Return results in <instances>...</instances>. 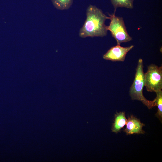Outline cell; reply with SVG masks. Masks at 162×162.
Listing matches in <instances>:
<instances>
[{"mask_svg": "<svg viewBox=\"0 0 162 162\" xmlns=\"http://www.w3.org/2000/svg\"><path fill=\"white\" fill-rule=\"evenodd\" d=\"M143 61L140 58L136 69L135 78L129 90V94L132 100L141 101L150 109L156 106L154 99L152 101L147 100L143 94V89L145 86V73L143 72Z\"/></svg>", "mask_w": 162, "mask_h": 162, "instance_id": "2", "label": "cell"}, {"mask_svg": "<svg viewBox=\"0 0 162 162\" xmlns=\"http://www.w3.org/2000/svg\"><path fill=\"white\" fill-rule=\"evenodd\" d=\"M134 47V46L133 45L123 47L117 44L112 47L103 56V58L113 62H124L128 52Z\"/></svg>", "mask_w": 162, "mask_h": 162, "instance_id": "5", "label": "cell"}, {"mask_svg": "<svg viewBox=\"0 0 162 162\" xmlns=\"http://www.w3.org/2000/svg\"><path fill=\"white\" fill-rule=\"evenodd\" d=\"M109 15L110 21L107 29L116 40L117 44L120 45L122 43L132 40V38L127 31L123 17L116 16L115 13L112 14H109Z\"/></svg>", "mask_w": 162, "mask_h": 162, "instance_id": "3", "label": "cell"}, {"mask_svg": "<svg viewBox=\"0 0 162 162\" xmlns=\"http://www.w3.org/2000/svg\"><path fill=\"white\" fill-rule=\"evenodd\" d=\"M145 86L147 91L155 93L162 89V67L151 64L144 74Z\"/></svg>", "mask_w": 162, "mask_h": 162, "instance_id": "4", "label": "cell"}, {"mask_svg": "<svg viewBox=\"0 0 162 162\" xmlns=\"http://www.w3.org/2000/svg\"><path fill=\"white\" fill-rule=\"evenodd\" d=\"M73 0H51L54 7L57 9L63 10L69 9L72 5Z\"/></svg>", "mask_w": 162, "mask_h": 162, "instance_id": "9", "label": "cell"}, {"mask_svg": "<svg viewBox=\"0 0 162 162\" xmlns=\"http://www.w3.org/2000/svg\"><path fill=\"white\" fill-rule=\"evenodd\" d=\"M127 119L123 112L116 113L115 115L114 122L112 128V131L117 133L126 124Z\"/></svg>", "mask_w": 162, "mask_h": 162, "instance_id": "7", "label": "cell"}, {"mask_svg": "<svg viewBox=\"0 0 162 162\" xmlns=\"http://www.w3.org/2000/svg\"><path fill=\"white\" fill-rule=\"evenodd\" d=\"M124 131L128 135L134 134H143L145 132L142 129L144 124L133 115L128 117Z\"/></svg>", "mask_w": 162, "mask_h": 162, "instance_id": "6", "label": "cell"}, {"mask_svg": "<svg viewBox=\"0 0 162 162\" xmlns=\"http://www.w3.org/2000/svg\"><path fill=\"white\" fill-rule=\"evenodd\" d=\"M114 9L115 12L116 9L119 7H124L129 9L133 8L134 0H110Z\"/></svg>", "mask_w": 162, "mask_h": 162, "instance_id": "8", "label": "cell"}, {"mask_svg": "<svg viewBox=\"0 0 162 162\" xmlns=\"http://www.w3.org/2000/svg\"><path fill=\"white\" fill-rule=\"evenodd\" d=\"M156 97L154 99L156 106L158 107V111L156 116L162 122V90L156 93Z\"/></svg>", "mask_w": 162, "mask_h": 162, "instance_id": "10", "label": "cell"}, {"mask_svg": "<svg viewBox=\"0 0 162 162\" xmlns=\"http://www.w3.org/2000/svg\"><path fill=\"white\" fill-rule=\"evenodd\" d=\"M86 16L84 24L79 31L80 37H103L106 35L108 30L105 22L109 17L104 14L101 9L91 4L86 9Z\"/></svg>", "mask_w": 162, "mask_h": 162, "instance_id": "1", "label": "cell"}]
</instances>
